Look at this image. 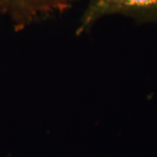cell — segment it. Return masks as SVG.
I'll return each instance as SVG.
<instances>
[{
    "label": "cell",
    "instance_id": "cell-1",
    "mask_svg": "<svg viewBox=\"0 0 157 157\" xmlns=\"http://www.w3.org/2000/svg\"><path fill=\"white\" fill-rule=\"evenodd\" d=\"M122 15L138 24H157V0H87L75 33L88 32L101 18Z\"/></svg>",
    "mask_w": 157,
    "mask_h": 157
},
{
    "label": "cell",
    "instance_id": "cell-2",
    "mask_svg": "<svg viewBox=\"0 0 157 157\" xmlns=\"http://www.w3.org/2000/svg\"><path fill=\"white\" fill-rule=\"evenodd\" d=\"M73 0H0V15L20 32L36 23L63 14L73 7Z\"/></svg>",
    "mask_w": 157,
    "mask_h": 157
}]
</instances>
